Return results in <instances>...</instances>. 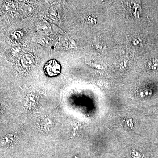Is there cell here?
<instances>
[{"mask_svg": "<svg viewBox=\"0 0 158 158\" xmlns=\"http://www.w3.org/2000/svg\"><path fill=\"white\" fill-rule=\"evenodd\" d=\"M61 67L59 62L55 59H52L46 63L44 70L46 74L49 77L58 75L61 72Z\"/></svg>", "mask_w": 158, "mask_h": 158, "instance_id": "cell-1", "label": "cell"}, {"mask_svg": "<svg viewBox=\"0 0 158 158\" xmlns=\"http://www.w3.org/2000/svg\"><path fill=\"white\" fill-rule=\"evenodd\" d=\"M151 66L152 69H157L158 68V60L157 59H154L152 61Z\"/></svg>", "mask_w": 158, "mask_h": 158, "instance_id": "cell-2", "label": "cell"}]
</instances>
